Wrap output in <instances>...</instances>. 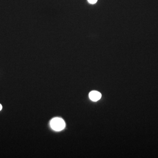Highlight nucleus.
<instances>
[{"instance_id": "20e7f679", "label": "nucleus", "mask_w": 158, "mask_h": 158, "mask_svg": "<svg viewBox=\"0 0 158 158\" xmlns=\"http://www.w3.org/2000/svg\"><path fill=\"white\" fill-rule=\"evenodd\" d=\"M2 109V105H1L0 104V111Z\"/></svg>"}, {"instance_id": "7ed1b4c3", "label": "nucleus", "mask_w": 158, "mask_h": 158, "mask_svg": "<svg viewBox=\"0 0 158 158\" xmlns=\"http://www.w3.org/2000/svg\"><path fill=\"white\" fill-rule=\"evenodd\" d=\"M88 1L91 4H94L96 3L98 0H88Z\"/></svg>"}, {"instance_id": "f03ea898", "label": "nucleus", "mask_w": 158, "mask_h": 158, "mask_svg": "<svg viewBox=\"0 0 158 158\" xmlns=\"http://www.w3.org/2000/svg\"><path fill=\"white\" fill-rule=\"evenodd\" d=\"M89 96L91 100L94 101H97L100 99L101 97V94L100 92L94 90L90 92Z\"/></svg>"}, {"instance_id": "f257e3e1", "label": "nucleus", "mask_w": 158, "mask_h": 158, "mask_svg": "<svg viewBox=\"0 0 158 158\" xmlns=\"http://www.w3.org/2000/svg\"><path fill=\"white\" fill-rule=\"evenodd\" d=\"M50 127L55 131H61L65 128L66 123L62 118H54L50 122Z\"/></svg>"}]
</instances>
